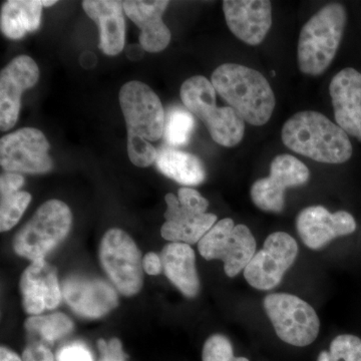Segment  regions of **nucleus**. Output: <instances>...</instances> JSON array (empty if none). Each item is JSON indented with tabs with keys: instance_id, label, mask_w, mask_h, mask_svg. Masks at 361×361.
<instances>
[{
	"instance_id": "35",
	"label": "nucleus",
	"mask_w": 361,
	"mask_h": 361,
	"mask_svg": "<svg viewBox=\"0 0 361 361\" xmlns=\"http://www.w3.org/2000/svg\"><path fill=\"white\" fill-rule=\"evenodd\" d=\"M142 268L147 274L152 275V276L161 274L163 271V263H161L160 255L154 252H149L142 258Z\"/></svg>"
},
{
	"instance_id": "30",
	"label": "nucleus",
	"mask_w": 361,
	"mask_h": 361,
	"mask_svg": "<svg viewBox=\"0 0 361 361\" xmlns=\"http://www.w3.org/2000/svg\"><path fill=\"white\" fill-rule=\"evenodd\" d=\"M127 148L130 161L137 167L147 168L156 163L158 152L147 140L128 135Z\"/></svg>"
},
{
	"instance_id": "11",
	"label": "nucleus",
	"mask_w": 361,
	"mask_h": 361,
	"mask_svg": "<svg viewBox=\"0 0 361 361\" xmlns=\"http://www.w3.org/2000/svg\"><path fill=\"white\" fill-rule=\"evenodd\" d=\"M298 255L296 240L285 232H274L244 269V277L253 288L267 291L280 283Z\"/></svg>"
},
{
	"instance_id": "15",
	"label": "nucleus",
	"mask_w": 361,
	"mask_h": 361,
	"mask_svg": "<svg viewBox=\"0 0 361 361\" xmlns=\"http://www.w3.org/2000/svg\"><path fill=\"white\" fill-rule=\"evenodd\" d=\"M23 307L27 314L37 316L45 310H54L63 299L58 269L45 259L32 261L20 277Z\"/></svg>"
},
{
	"instance_id": "22",
	"label": "nucleus",
	"mask_w": 361,
	"mask_h": 361,
	"mask_svg": "<svg viewBox=\"0 0 361 361\" xmlns=\"http://www.w3.org/2000/svg\"><path fill=\"white\" fill-rule=\"evenodd\" d=\"M155 164L161 174L184 186H198L206 179L203 161L180 149H161Z\"/></svg>"
},
{
	"instance_id": "33",
	"label": "nucleus",
	"mask_w": 361,
	"mask_h": 361,
	"mask_svg": "<svg viewBox=\"0 0 361 361\" xmlns=\"http://www.w3.org/2000/svg\"><path fill=\"white\" fill-rule=\"evenodd\" d=\"M58 361H94L90 349L82 343H71L59 349Z\"/></svg>"
},
{
	"instance_id": "9",
	"label": "nucleus",
	"mask_w": 361,
	"mask_h": 361,
	"mask_svg": "<svg viewBox=\"0 0 361 361\" xmlns=\"http://www.w3.org/2000/svg\"><path fill=\"white\" fill-rule=\"evenodd\" d=\"M128 135L157 142L165 130V111L155 92L144 82H129L118 94Z\"/></svg>"
},
{
	"instance_id": "29",
	"label": "nucleus",
	"mask_w": 361,
	"mask_h": 361,
	"mask_svg": "<svg viewBox=\"0 0 361 361\" xmlns=\"http://www.w3.org/2000/svg\"><path fill=\"white\" fill-rule=\"evenodd\" d=\"M202 361H249L246 357H235L231 341L222 334H214L203 346Z\"/></svg>"
},
{
	"instance_id": "18",
	"label": "nucleus",
	"mask_w": 361,
	"mask_h": 361,
	"mask_svg": "<svg viewBox=\"0 0 361 361\" xmlns=\"http://www.w3.org/2000/svg\"><path fill=\"white\" fill-rule=\"evenodd\" d=\"M337 125L346 134L361 140V73L346 68L334 75L329 85Z\"/></svg>"
},
{
	"instance_id": "19",
	"label": "nucleus",
	"mask_w": 361,
	"mask_h": 361,
	"mask_svg": "<svg viewBox=\"0 0 361 361\" xmlns=\"http://www.w3.org/2000/svg\"><path fill=\"white\" fill-rule=\"evenodd\" d=\"M169 4L164 0L123 2L128 18L141 30L139 42L144 51L160 52L170 44L171 32L163 21Z\"/></svg>"
},
{
	"instance_id": "4",
	"label": "nucleus",
	"mask_w": 361,
	"mask_h": 361,
	"mask_svg": "<svg viewBox=\"0 0 361 361\" xmlns=\"http://www.w3.org/2000/svg\"><path fill=\"white\" fill-rule=\"evenodd\" d=\"M180 99L192 115L205 123L214 141L232 148L243 140L245 122L231 106L218 108L216 90L203 75H195L183 82Z\"/></svg>"
},
{
	"instance_id": "8",
	"label": "nucleus",
	"mask_w": 361,
	"mask_h": 361,
	"mask_svg": "<svg viewBox=\"0 0 361 361\" xmlns=\"http://www.w3.org/2000/svg\"><path fill=\"white\" fill-rule=\"evenodd\" d=\"M206 260H221L228 277L237 276L255 255L256 241L246 225H235L230 218L218 221L198 243Z\"/></svg>"
},
{
	"instance_id": "10",
	"label": "nucleus",
	"mask_w": 361,
	"mask_h": 361,
	"mask_svg": "<svg viewBox=\"0 0 361 361\" xmlns=\"http://www.w3.org/2000/svg\"><path fill=\"white\" fill-rule=\"evenodd\" d=\"M49 149L42 130L23 128L0 140V165L9 173L44 174L54 167Z\"/></svg>"
},
{
	"instance_id": "34",
	"label": "nucleus",
	"mask_w": 361,
	"mask_h": 361,
	"mask_svg": "<svg viewBox=\"0 0 361 361\" xmlns=\"http://www.w3.org/2000/svg\"><path fill=\"white\" fill-rule=\"evenodd\" d=\"M25 178L16 173H4L0 177V196L6 197L20 191Z\"/></svg>"
},
{
	"instance_id": "20",
	"label": "nucleus",
	"mask_w": 361,
	"mask_h": 361,
	"mask_svg": "<svg viewBox=\"0 0 361 361\" xmlns=\"http://www.w3.org/2000/svg\"><path fill=\"white\" fill-rule=\"evenodd\" d=\"M82 8L90 18L99 25V49L106 56H116L123 51L126 42V23L123 4L115 0H85Z\"/></svg>"
},
{
	"instance_id": "28",
	"label": "nucleus",
	"mask_w": 361,
	"mask_h": 361,
	"mask_svg": "<svg viewBox=\"0 0 361 361\" xmlns=\"http://www.w3.org/2000/svg\"><path fill=\"white\" fill-rule=\"evenodd\" d=\"M317 361H361V339L351 334L336 336L329 351H322Z\"/></svg>"
},
{
	"instance_id": "12",
	"label": "nucleus",
	"mask_w": 361,
	"mask_h": 361,
	"mask_svg": "<svg viewBox=\"0 0 361 361\" xmlns=\"http://www.w3.org/2000/svg\"><path fill=\"white\" fill-rule=\"evenodd\" d=\"M310 178V169L295 157L286 154L275 157L270 165V175L252 185V202L265 212L281 213L286 189L306 184Z\"/></svg>"
},
{
	"instance_id": "26",
	"label": "nucleus",
	"mask_w": 361,
	"mask_h": 361,
	"mask_svg": "<svg viewBox=\"0 0 361 361\" xmlns=\"http://www.w3.org/2000/svg\"><path fill=\"white\" fill-rule=\"evenodd\" d=\"M194 128V116L187 109L174 106L166 116L164 137L170 146H184L189 142Z\"/></svg>"
},
{
	"instance_id": "16",
	"label": "nucleus",
	"mask_w": 361,
	"mask_h": 361,
	"mask_svg": "<svg viewBox=\"0 0 361 361\" xmlns=\"http://www.w3.org/2000/svg\"><path fill=\"white\" fill-rule=\"evenodd\" d=\"M296 229L308 248L318 250L329 245L332 240L353 234L356 222L346 211L330 213L324 207L310 206L297 216Z\"/></svg>"
},
{
	"instance_id": "37",
	"label": "nucleus",
	"mask_w": 361,
	"mask_h": 361,
	"mask_svg": "<svg viewBox=\"0 0 361 361\" xmlns=\"http://www.w3.org/2000/svg\"><path fill=\"white\" fill-rule=\"evenodd\" d=\"M0 361H23L20 356L11 349L1 346L0 348Z\"/></svg>"
},
{
	"instance_id": "7",
	"label": "nucleus",
	"mask_w": 361,
	"mask_h": 361,
	"mask_svg": "<svg viewBox=\"0 0 361 361\" xmlns=\"http://www.w3.org/2000/svg\"><path fill=\"white\" fill-rule=\"evenodd\" d=\"M277 336L290 345L304 348L317 338L320 322L314 308L295 295L269 294L263 301Z\"/></svg>"
},
{
	"instance_id": "24",
	"label": "nucleus",
	"mask_w": 361,
	"mask_h": 361,
	"mask_svg": "<svg viewBox=\"0 0 361 361\" xmlns=\"http://www.w3.org/2000/svg\"><path fill=\"white\" fill-rule=\"evenodd\" d=\"M216 223L217 216L214 214H199L177 222L164 223L161 234L164 239L171 243L194 245L201 241Z\"/></svg>"
},
{
	"instance_id": "17",
	"label": "nucleus",
	"mask_w": 361,
	"mask_h": 361,
	"mask_svg": "<svg viewBox=\"0 0 361 361\" xmlns=\"http://www.w3.org/2000/svg\"><path fill=\"white\" fill-rule=\"evenodd\" d=\"M223 11L233 35L249 45L260 44L272 25V6L267 0H225Z\"/></svg>"
},
{
	"instance_id": "6",
	"label": "nucleus",
	"mask_w": 361,
	"mask_h": 361,
	"mask_svg": "<svg viewBox=\"0 0 361 361\" xmlns=\"http://www.w3.org/2000/svg\"><path fill=\"white\" fill-rule=\"evenodd\" d=\"M99 261L114 286L125 296H134L144 284L142 253L128 233L108 230L99 245Z\"/></svg>"
},
{
	"instance_id": "38",
	"label": "nucleus",
	"mask_w": 361,
	"mask_h": 361,
	"mask_svg": "<svg viewBox=\"0 0 361 361\" xmlns=\"http://www.w3.org/2000/svg\"><path fill=\"white\" fill-rule=\"evenodd\" d=\"M42 4L44 6H52L56 4V1H51V0H49V1H44V0H42Z\"/></svg>"
},
{
	"instance_id": "1",
	"label": "nucleus",
	"mask_w": 361,
	"mask_h": 361,
	"mask_svg": "<svg viewBox=\"0 0 361 361\" xmlns=\"http://www.w3.org/2000/svg\"><path fill=\"white\" fill-rule=\"evenodd\" d=\"M281 135L287 148L319 163H345L353 155L348 135L318 111H302L292 116L284 123Z\"/></svg>"
},
{
	"instance_id": "27",
	"label": "nucleus",
	"mask_w": 361,
	"mask_h": 361,
	"mask_svg": "<svg viewBox=\"0 0 361 361\" xmlns=\"http://www.w3.org/2000/svg\"><path fill=\"white\" fill-rule=\"evenodd\" d=\"M30 202L32 195L25 191L2 197L0 206V231L6 232L13 229L20 222Z\"/></svg>"
},
{
	"instance_id": "23",
	"label": "nucleus",
	"mask_w": 361,
	"mask_h": 361,
	"mask_svg": "<svg viewBox=\"0 0 361 361\" xmlns=\"http://www.w3.org/2000/svg\"><path fill=\"white\" fill-rule=\"evenodd\" d=\"M39 0H9L1 7V32L11 39H20L39 27L42 13Z\"/></svg>"
},
{
	"instance_id": "3",
	"label": "nucleus",
	"mask_w": 361,
	"mask_h": 361,
	"mask_svg": "<svg viewBox=\"0 0 361 361\" xmlns=\"http://www.w3.org/2000/svg\"><path fill=\"white\" fill-rule=\"evenodd\" d=\"M348 13L341 4H329L301 28L298 40L299 70L308 75H322L331 65L343 37Z\"/></svg>"
},
{
	"instance_id": "5",
	"label": "nucleus",
	"mask_w": 361,
	"mask_h": 361,
	"mask_svg": "<svg viewBox=\"0 0 361 361\" xmlns=\"http://www.w3.org/2000/svg\"><path fill=\"white\" fill-rule=\"evenodd\" d=\"M73 214L65 202L52 199L42 204L32 219L14 236L13 250L30 261L47 257L66 238Z\"/></svg>"
},
{
	"instance_id": "21",
	"label": "nucleus",
	"mask_w": 361,
	"mask_h": 361,
	"mask_svg": "<svg viewBox=\"0 0 361 361\" xmlns=\"http://www.w3.org/2000/svg\"><path fill=\"white\" fill-rule=\"evenodd\" d=\"M160 257L166 276L180 293L188 298L198 295L200 279L192 247L183 243H169L164 247Z\"/></svg>"
},
{
	"instance_id": "32",
	"label": "nucleus",
	"mask_w": 361,
	"mask_h": 361,
	"mask_svg": "<svg viewBox=\"0 0 361 361\" xmlns=\"http://www.w3.org/2000/svg\"><path fill=\"white\" fill-rule=\"evenodd\" d=\"M97 348L101 355L99 361H126L127 360L128 356L123 351L122 341L116 337H114L109 341L99 339Z\"/></svg>"
},
{
	"instance_id": "14",
	"label": "nucleus",
	"mask_w": 361,
	"mask_h": 361,
	"mask_svg": "<svg viewBox=\"0 0 361 361\" xmlns=\"http://www.w3.org/2000/svg\"><path fill=\"white\" fill-rule=\"evenodd\" d=\"M61 292L71 310L90 319L103 317L118 304L115 289L99 278L71 275L61 283Z\"/></svg>"
},
{
	"instance_id": "13",
	"label": "nucleus",
	"mask_w": 361,
	"mask_h": 361,
	"mask_svg": "<svg viewBox=\"0 0 361 361\" xmlns=\"http://www.w3.org/2000/svg\"><path fill=\"white\" fill-rule=\"evenodd\" d=\"M39 68L30 56L21 54L0 73V130L13 129L20 115L21 96L39 82Z\"/></svg>"
},
{
	"instance_id": "2",
	"label": "nucleus",
	"mask_w": 361,
	"mask_h": 361,
	"mask_svg": "<svg viewBox=\"0 0 361 361\" xmlns=\"http://www.w3.org/2000/svg\"><path fill=\"white\" fill-rule=\"evenodd\" d=\"M214 89L244 122L263 126L272 116L276 99L262 73L237 63H223L211 77Z\"/></svg>"
},
{
	"instance_id": "36",
	"label": "nucleus",
	"mask_w": 361,
	"mask_h": 361,
	"mask_svg": "<svg viewBox=\"0 0 361 361\" xmlns=\"http://www.w3.org/2000/svg\"><path fill=\"white\" fill-rule=\"evenodd\" d=\"M32 351L35 361H54V356L52 355L49 346L39 342H33L27 346Z\"/></svg>"
},
{
	"instance_id": "31",
	"label": "nucleus",
	"mask_w": 361,
	"mask_h": 361,
	"mask_svg": "<svg viewBox=\"0 0 361 361\" xmlns=\"http://www.w3.org/2000/svg\"><path fill=\"white\" fill-rule=\"evenodd\" d=\"M178 199L180 205L194 214H205L209 207L208 200L191 188H180L178 192Z\"/></svg>"
},
{
	"instance_id": "25",
	"label": "nucleus",
	"mask_w": 361,
	"mask_h": 361,
	"mask_svg": "<svg viewBox=\"0 0 361 361\" xmlns=\"http://www.w3.org/2000/svg\"><path fill=\"white\" fill-rule=\"evenodd\" d=\"M26 331L39 343L49 346L54 341L68 336L75 327L68 316L63 313H52L44 316H32L25 323Z\"/></svg>"
}]
</instances>
